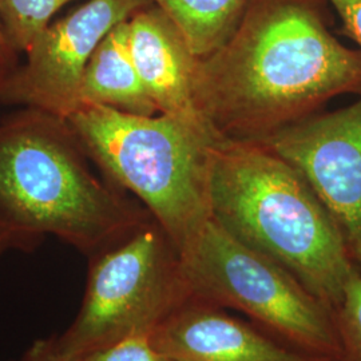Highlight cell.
<instances>
[{
	"instance_id": "8fae6325",
	"label": "cell",
	"mask_w": 361,
	"mask_h": 361,
	"mask_svg": "<svg viewBox=\"0 0 361 361\" xmlns=\"http://www.w3.org/2000/svg\"><path fill=\"white\" fill-rule=\"evenodd\" d=\"M83 104L106 106L134 116L158 113L133 59L129 20L114 27L92 54L80 86Z\"/></svg>"
},
{
	"instance_id": "6da1fadb",
	"label": "cell",
	"mask_w": 361,
	"mask_h": 361,
	"mask_svg": "<svg viewBox=\"0 0 361 361\" xmlns=\"http://www.w3.org/2000/svg\"><path fill=\"white\" fill-rule=\"evenodd\" d=\"M328 0H253L217 50L197 58L194 106L217 141L262 142L361 97V50L331 32Z\"/></svg>"
},
{
	"instance_id": "7a4b0ae2",
	"label": "cell",
	"mask_w": 361,
	"mask_h": 361,
	"mask_svg": "<svg viewBox=\"0 0 361 361\" xmlns=\"http://www.w3.org/2000/svg\"><path fill=\"white\" fill-rule=\"evenodd\" d=\"M68 122L22 107L0 119V219L37 246L46 235L91 257L152 214L92 171Z\"/></svg>"
},
{
	"instance_id": "44dd1931",
	"label": "cell",
	"mask_w": 361,
	"mask_h": 361,
	"mask_svg": "<svg viewBox=\"0 0 361 361\" xmlns=\"http://www.w3.org/2000/svg\"><path fill=\"white\" fill-rule=\"evenodd\" d=\"M19 361H22V359H20V360H19Z\"/></svg>"
},
{
	"instance_id": "ba28073f",
	"label": "cell",
	"mask_w": 361,
	"mask_h": 361,
	"mask_svg": "<svg viewBox=\"0 0 361 361\" xmlns=\"http://www.w3.org/2000/svg\"><path fill=\"white\" fill-rule=\"evenodd\" d=\"M258 143L310 183L361 273V97L348 107L314 114Z\"/></svg>"
},
{
	"instance_id": "30bf717a",
	"label": "cell",
	"mask_w": 361,
	"mask_h": 361,
	"mask_svg": "<svg viewBox=\"0 0 361 361\" xmlns=\"http://www.w3.org/2000/svg\"><path fill=\"white\" fill-rule=\"evenodd\" d=\"M129 25L133 59L158 113L216 140L194 106L197 56L178 26L155 4L134 13Z\"/></svg>"
},
{
	"instance_id": "5bb4252c",
	"label": "cell",
	"mask_w": 361,
	"mask_h": 361,
	"mask_svg": "<svg viewBox=\"0 0 361 361\" xmlns=\"http://www.w3.org/2000/svg\"><path fill=\"white\" fill-rule=\"evenodd\" d=\"M341 361H361V273L345 286L341 302L334 310Z\"/></svg>"
},
{
	"instance_id": "9a60e30c",
	"label": "cell",
	"mask_w": 361,
	"mask_h": 361,
	"mask_svg": "<svg viewBox=\"0 0 361 361\" xmlns=\"http://www.w3.org/2000/svg\"><path fill=\"white\" fill-rule=\"evenodd\" d=\"M77 361H180L155 348L149 335H134L94 350Z\"/></svg>"
},
{
	"instance_id": "ac0fdd59",
	"label": "cell",
	"mask_w": 361,
	"mask_h": 361,
	"mask_svg": "<svg viewBox=\"0 0 361 361\" xmlns=\"http://www.w3.org/2000/svg\"><path fill=\"white\" fill-rule=\"evenodd\" d=\"M35 246L32 245L23 234L15 231L0 219V259L10 250H23L30 252Z\"/></svg>"
},
{
	"instance_id": "7c38bea8",
	"label": "cell",
	"mask_w": 361,
	"mask_h": 361,
	"mask_svg": "<svg viewBox=\"0 0 361 361\" xmlns=\"http://www.w3.org/2000/svg\"><path fill=\"white\" fill-rule=\"evenodd\" d=\"M178 26L197 58L217 50L253 0H152Z\"/></svg>"
},
{
	"instance_id": "ffe728a7",
	"label": "cell",
	"mask_w": 361,
	"mask_h": 361,
	"mask_svg": "<svg viewBox=\"0 0 361 361\" xmlns=\"http://www.w3.org/2000/svg\"><path fill=\"white\" fill-rule=\"evenodd\" d=\"M3 79H4V75H1V74H0V92H1V85H3Z\"/></svg>"
},
{
	"instance_id": "52a82bcc",
	"label": "cell",
	"mask_w": 361,
	"mask_h": 361,
	"mask_svg": "<svg viewBox=\"0 0 361 361\" xmlns=\"http://www.w3.org/2000/svg\"><path fill=\"white\" fill-rule=\"evenodd\" d=\"M152 0H87L50 23L27 50L26 62L4 77L0 104H18L67 119L80 106L91 56L119 23Z\"/></svg>"
},
{
	"instance_id": "5b68a950",
	"label": "cell",
	"mask_w": 361,
	"mask_h": 361,
	"mask_svg": "<svg viewBox=\"0 0 361 361\" xmlns=\"http://www.w3.org/2000/svg\"><path fill=\"white\" fill-rule=\"evenodd\" d=\"M193 298L240 310L285 344L341 361L334 310L290 271L209 219L180 252Z\"/></svg>"
},
{
	"instance_id": "4fadbf2b",
	"label": "cell",
	"mask_w": 361,
	"mask_h": 361,
	"mask_svg": "<svg viewBox=\"0 0 361 361\" xmlns=\"http://www.w3.org/2000/svg\"><path fill=\"white\" fill-rule=\"evenodd\" d=\"M73 0H0V19L13 51L26 54L52 16Z\"/></svg>"
},
{
	"instance_id": "8992f818",
	"label": "cell",
	"mask_w": 361,
	"mask_h": 361,
	"mask_svg": "<svg viewBox=\"0 0 361 361\" xmlns=\"http://www.w3.org/2000/svg\"><path fill=\"white\" fill-rule=\"evenodd\" d=\"M190 298L178 250L150 219L89 257L80 308L56 336L58 347L77 361L130 336H150Z\"/></svg>"
},
{
	"instance_id": "9c48e42d",
	"label": "cell",
	"mask_w": 361,
	"mask_h": 361,
	"mask_svg": "<svg viewBox=\"0 0 361 361\" xmlns=\"http://www.w3.org/2000/svg\"><path fill=\"white\" fill-rule=\"evenodd\" d=\"M150 341L180 361H334L279 343L193 297L155 329Z\"/></svg>"
},
{
	"instance_id": "277c9868",
	"label": "cell",
	"mask_w": 361,
	"mask_h": 361,
	"mask_svg": "<svg viewBox=\"0 0 361 361\" xmlns=\"http://www.w3.org/2000/svg\"><path fill=\"white\" fill-rule=\"evenodd\" d=\"M106 180L133 194L180 253L212 219V137L174 116L80 104L66 119Z\"/></svg>"
},
{
	"instance_id": "e0dca14e",
	"label": "cell",
	"mask_w": 361,
	"mask_h": 361,
	"mask_svg": "<svg viewBox=\"0 0 361 361\" xmlns=\"http://www.w3.org/2000/svg\"><path fill=\"white\" fill-rule=\"evenodd\" d=\"M22 361H75L65 356L58 347L56 335L39 338L27 349Z\"/></svg>"
},
{
	"instance_id": "3957f363",
	"label": "cell",
	"mask_w": 361,
	"mask_h": 361,
	"mask_svg": "<svg viewBox=\"0 0 361 361\" xmlns=\"http://www.w3.org/2000/svg\"><path fill=\"white\" fill-rule=\"evenodd\" d=\"M210 209L226 232L283 265L332 310L360 273L310 183L262 143H213Z\"/></svg>"
},
{
	"instance_id": "2e32d148",
	"label": "cell",
	"mask_w": 361,
	"mask_h": 361,
	"mask_svg": "<svg viewBox=\"0 0 361 361\" xmlns=\"http://www.w3.org/2000/svg\"><path fill=\"white\" fill-rule=\"evenodd\" d=\"M338 13L341 32L352 39L361 50V0H328Z\"/></svg>"
},
{
	"instance_id": "d6986e66",
	"label": "cell",
	"mask_w": 361,
	"mask_h": 361,
	"mask_svg": "<svg viewBox=\"0 0 361 361\" xmlns=\"http://www.w3.org/2000/svg\"><path fill=\"white\" fill-rule=\"evenodd\" d=\"M18 56L19 55L13 51L7 40L4 28L1 25V19H0V74L1 75H8L19 66Z\"/></svg>"
}]
</instances>
